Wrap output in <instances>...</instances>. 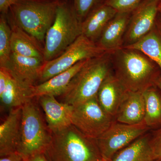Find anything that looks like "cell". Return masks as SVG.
Returning a JSON list of instances; mask_svg holds the SVG:
<instances>
[{
	"instance_id": "7402d4cb",
	"label": "cell",
	"mask_w": 161,
	"mask_h": 161,
	"mask_svg": "<svg viewBox=\"0 0 161 161\" xmlns=\"http://www.w3.org/2000/svg\"><path fill=\"white\" fill-rule=\"evenodd\" d=\"M122 47L142 52L158 65L161 73V30L156 23L153 28L143 37Z\"/></svg>"
},
{
	"instance_id": "8fae6325",
	"label": "cell",
	"mask_w": 161,
	"mask_h": 161,
	"mask_svg": "<svg viewBox=\"0 0 161 161\" xmlns=\"http://www.w3.org/2000/svg\"><path fill=\"white\" fill-rule=\"evenodd\" d=\"M43 58L20 56L11 53L9 62L3 68L12 77L26 87L31 88L39 81Z\"/></svg>"
},
{
	"instance_id": "7a4b0ae2",
	"label": "cell",
	"mask_w": 161,
	"mask_h": 161,
	"mask_svg": "<svg viewBox=\"0 0 161 161\" xmlns=\"http://www.w3.org/2000/svg\"><path fill=\"white\" fill-rule=\"evenodd\" d=\"M111 53L88 60L72 79L62 102L75 106L97 96L99 88L112 72Z\"/></svg>"
},
{
	"instance_id": "f546056e",
	"label": "cell",
	"mask_w": 161,
	"mask_h": 161,
	"mask_svg": "<svg viewBox=\"0 0 161 161\" xmlns=\"http://www.w3.org/2000/svg\"><path fill=\"white\" fill-rule=\"evenodd\" d=\"M28 161H49L44 153H39L30 158Z\"/></svg>"
},
{
	"instance_id": "5bb4252c",
	"label": "cell",
	"mask_w": 161,
	"mask_h": 161,
	"mask_svg": "<svg viewBox=\"0 0 161 161\" xmlns=\"http://www.w3.org/2000/svg\"><path fill=\"white\" fill-rule=\"evenodd\" d=\"M132 12H117L104 29L97 44L107 53L122 47Z\"/></svg>"
},
{
	"instance_id": "4fadbf2b",
	"label": "cell",
	"mask_w": 161,
	"mask_h": 161,
	"mask_svg": "<svg viewBox=\"0 0 161 161\" xmlns=\"http://www.w3.org/2000/svg\"><path fill=\"white\" fill-rule=\"evenodd\" d=\"M127 91L112 72L107 76L99 88L97 95L98 103L114 120Z\"/></svg>"
},
{
	"instance_id": "484cf974",
	"label": "cell",
	"mask_w": 161,
	"mask_h": 161,
	"mask_svg": "<svg viewBox=\"0 0 161 161\" xmlns=\"http://www.w3.org/2000/svg\"><path fill=\"white\" fill-rule=\"evenodd\" d=\"M143 0H105V4L117 12H132Z\"/></svg>"
},
{
	"instance_id": "cb8c5ba5",
	"label": "cell",
	"mask_w": 161,
	"mask_h": 161,
	"mask_svg": "<svg viewBox=\"0 0 161 161\" xmlns=\"http://www.w3.org/2000/svg\"><path fill=\"white\" fill-rule=\"evenodd\" d=\"M12 30L6 20V14L0 18V68H4L9 62L11 54Z\"/></svg>"
},
{
	"instance_id": "2e32d148",
	"label": "cell",
	"mask_w": 161,
	"mask_h": 161,
	"mask_svg": "<svg viewBox=\"0 0 161 161\" xmlns=\"http://www.w3.org/2000/svg\"><path fill=\"white\" fill-rule=\"evenodd\" d=\"M89 60L79 61L69 69L32 87V97L34 98L43 95H52L55 97L61 96L66 91L72 79Z\"/></svg>"
},
{
	"instance_id": "6da1fadb",
	"label": "cell",
	"mask_w": 161,
	"mask_h": 161,
	"mask_svg": "<svg viewBox=\"0 0 161 161\" xmlns=\"http://www.w3.org/2000/svg\"><path fill=\"white\" fill-rule=\"evenodd\" d=\"M111 56L114 75L128 91L143 92L161 76L158 65L139 51L122 47Z\"/></svg>"
},
{
	"instance_id": "277c9868",
	"label": "cell",
	"mask_w": 161,
	"mask_h": 161,
	"mask_svg": "<svg viewBox=\"0 0 161 161\" xmlns=\"http://www.w3.org/2000/svg\"><path fill=\"white\" fill-rule=\"evenodd\" d=\"M81 22L73 6L66 3H59L54 21L45 37L44 61L59 57L82 35Z\"/></svg>"
},
{
	"instance_id": "83f0119b",
	"label": "cell",
	"mask_w": 161,
	"mask_h": 161,
	"mask_svg": "<svg viewBox=\"0 0 161 161\" xmlns=\"http://www.w3.org/2000/svg\"><path fill=\"white\" fill-rule=\"evenodd\" d=\"M23 0H0V11L2 14H7L9 9Z\"/></svg>"
},
{
	"instance_id": "44dd1931",
	"label": "cell",
	"mask_w": 161,
	"mask_h": 161,
	"mask_svg": "<svg viewBox=\"0 0 161 161\" xmlns=\"http://www.w3.org/2000/svg\"><path fill=\"white\" fill-rule=\"evenodd\" d=\"M151 136L144 134L119 151L112 161H157L150 144Z\"/></svg>"
},
{
	"instance_id": "9c48e42d",
	"label": "cell",
	"mask_w": 161,
	"mask_h": 161,
	"mask_svg": "<svg viewBox=\"0 0 161 161\" xmlns=\"http://www.w3.org/2000/svg\"><path fill=\"white\" fill-rule=\"evenodd\" d=\"M73 107L72 125L89 138H98L115 120L102 108L97 96Z\"/></svg>"
},
{
	"instance_id": "d4e9b609",
	"label": "cell",
	"mask_w": 161,
	"mask_h": 161,
	"mask_svg": "<svg viewBox=\"0 0 161 161\" xmlns=\"http://www.w3.org/2000/svg\"><path fill=\"white\" fill-rule=\"evenodd\" d=\"M105 0H73V8L80 21H82Z\"/></svg>"
},
{
	"instance_id": "d6a6232c",
	"label": "cell",
	"mask_w": 161,
	"mask_h": 161,
	"mask_svg": "<svg viewBox=\"0 0 161 161\" xmlns=\"http://www.w3.org/2000/svg\"><path fill=\"white\" fill-rule=\"evenodd\" d=\"M98 161H112L111 160H109L105 159L102 158L101 159L99 160Z\"/></svg>"
},
{
	"instance_id": "ba28073f",
	"label": "cell",
	"mask_w": 161,
	"mask_h": 161,
	"mask_svg": "<svg viewBox=\"0 0 161 161\" xmlns=\"http://www.w3.org/2000/svg\"><path fill=\"white\" fill-rule=\"evenodd\" d=\"M145 122L128 125L114 120L102 135L95 139L102 158L111 160L117 153L150 130Z\"/></svg>"
},
{
	"instance_id": "7c38bea8",
	"label": "cell",
	"mask_w": 161,
	"mask_h": 161,
	"mask_svg": "<svg viewBox=\"0 0 161 161\" xmlns=\"http://www.w3.org/2000/svg\"><path fill=\"white\" fill-rule=\"evenodd\" d=\"M37 98L45 113L47 124L52 133L61 131L72 125L73 106L59 102L52 95H43Z\"/></svg>"
},
{
	"instance_id": "836d02e7",
	"label": "cell",
	"mask_w": 161,
	"mask_h": 161,
	"mask_svg": "<svg viewBox=\"0 0 161 161\" xmlns=\"http://www.w3.org/2000/svg\"><path fill=\"white\" fill-rule=\"evenodd\" d=\"M159 10L161 12V3H160L159 6Z\"/></svg>"
},
{
	"instance_id": "52a82bcc",
	"label": "cell",
	"mask_w": 161,
	"mask_h": 161,
	"mask_svg": "<svg viewBox=\"0 0 161 161\" xmlns=\"http://www.w3.org/2000/svg\"><path fill=\"white\" fill-rule=\"evenodd\" d=\"M106 53L97 43L81 35L59 57L44 61L39 81L42 83L69 69L79 61L97 58Z\"/></svg>"
},
{
	"instance_id": "8992f818",
	"label": "cell",
	"mask_w": 161,
	"mask_h": 161,
	"mask_svg": "<svg viewBox=\"0 0 161 161\" xmlns=\"http://www.w3.org/2000/svg\"><path fill=\"white\" fill-rule=\"evenodd\" d=\"M33 100L22 107L21 131L16 151L27 159L44 153L52 136L40 109Z\"/></svg>"
},
{
	"instance_id": "e0dca14e",
	"label": "cell",
	"mask_w": 161,
	"mask_h": 161,
	"mask_svg": "<svg viewBox=\"0 0 161 161\" xmlns=\"http://www.w3.org/2000/svg\"><path fill=\"white\" fill-rule=\"evenodd\" d=\"M145 103L143 92L127 91L121 103L115 120L128 125L144 122Z\"/></svg>"
},
{
	"instance_id": "4316f807",
	"label": "cell",
	"mask_w": 161,
	"mask_h": 161,
	"mask_svg": "<svg viewBox=\"0 0 161 161\" xmlns=\"http://www.w3.org/2000/svg\"><path fill=\"white\" fill-rule=\"evenodd\" d=\"M150 144L157 161H161V127L150 137Z\"/></svg>"
},
{
	"instance_id": "4dcf8cb0",
	"label": "cell",
	"mask_w": 161,
	"mask_h": 161,
	"mask_svg": "<svg viewBox=\"0 0 161 161\" xmlns=\"http://www.w3.org/2000/svg\"><path fill=\"white\" fill-rule=\"evenodd\" d=\"M156 24L161 30V12L159 10H158V14L157 16Z\"/></svg>"
},
{
	"instance_id": "1f68e13d",
	"label": "cell",
	"mask_w": 161,
	"mask_h": 161,
	"mask_svg": "<svg viewBox=\"0 0 161 161\" xmlns=\"http://www.w3.org/2000/svg\"><path fill=\"white\" fill-rule=\"evenodd\" d=\"M156 86L158 88V89L161 92V76L157 81L156 83Z\"/></svg>"
},
{
	"instance_id": "ac0fdd59",
	"label": "cell",
	"mask_w": 161,
	"mask_h": 161,
	"mask_svg": "<svg viewBox=\"0 0 161 161\" xmlns=\"http://www.w3.org/2000/svg\"><path fill=\"white\" fill-rule=\"evenodd\" d=\"M117 12L104 3L101 4L88 15L81 22V33L97 43L104 29Z\"/></svg>"
},
{
	"instance_id": "3957f363",
	"label": "cell",
	"mask_w": 161,
	"mask_h": 161,
	"mask_svg": "<svg viewBox=\"0 0 161 161\" xmlns=\"http://www.w3.org/2000/svg\"><path fill=\"white\" fill-rule=\"evenodd\" d=\"M52 133L44 153L49 161H98L103 158L95 139L87 137L73 125Z\"/></svg>"
},
{
	"instance_id": "d6986e66",
	"label": "cell",
	"mask_w": 161,
	"mask_h": 161,
	"mask_svg": "<svg viewBox=\"0 0 161 161\" xmlns=\"http://www.w3.org/2000/svg\"><path fill=\"white\" fill-rule=\"evenodd\" d=\"M11 53L31 58H43L39 42L14 22L12 26Z\"/></svg>"
},
{
	"instance_id": "9a60e30c",
	"label": "cell",
	"mask_w": 161,
	"mask_h": 161,
	"mask_svg": "<svg viewBox=\"0 0 161 161\" xmlns=\"http://www.w3.org/2000/svg\"><path fill=\"white\" fill-rule=\"evenodd\" d=\"M22 115V107L9 110L6 119L0 125V157L16 152Z\"/></svg>"
},
{
	"instance_id": "30bf717a",
	"label": "cell",
	"mask_w": 161,
	"mask_h": 161,
	"mask_svg": "<svg viewBox=\"0 0 161 161\" xmlns=\"http://www.w3.org/2000/svg\"><path fill=\"white\" fill-rule=\"evenodd\" d=\"M159 0H143L131 13L124 38L123 46L131 45L145 36L154 27Z\"/></svg>"
},
{
	"instance_id": "e575fe53",
	"label": "cell",
	"mask_w": 161,
	"mask_h": 161,
	"mask_svg": "<svg viewBox=\"0 0 161 161\" xmlns=\"http://www.w3.org/2000/svg\"><path fill=\"white\" fill-rule=\"evenodd\" d=\"M160 2V3H161V0H159Z\"/></svg>"
},
{
	"instance_id": "603a6c76",
	"label": "cell",
	"mask_w": 161,
	"mask_h": 161,
	"mask_svg": "<svg viewBox=\"0 0 161 161\" xmlns=\"http://www.w3.org/2000/svg\"><path fill=\"white\" fill-rule=\"evenodd\" d=\"M156 87L154 86L143 92L145 103L144 122L150 129L161 127V95Z\"/></svg>"
},
{
	"instance_id": "ffe728a7",
	"label": "cell",
	"mask_w": 161,
	"mask_h": 161,
	"mask_svg": "<svg viewBox=\"0 0 161 161\" xmlns=\"http://www.w3.org/2000/svg\"><path fill=\"white\" fill-rule=\"evenodd\" d=\"M33 99L31 88L24 86L12 77L8 72L6 88L3 93L0 94L1 108L9 111L21 108Z\"/></svg>"
},
{
	"instance_id": "5b68a950",
	"label": "cell",
	"mask_w": 161,
	"mask_h": 161,
	"mask_svg": "<svg viewBox=\"0 0 161 161\" xmlns=\"http://www.w3.org/2000/svg\"><path fill=\"white\" fill-rule=\"evenodd\" d=\"M59 4L58 1L23 0L10 9L14 22L40 43L45 41Z\"/></svg>"
},
{
	"instance_id": "f1b7e54d",
	"label": "cell",
	"mask_w": 161,
	"mask_h": 161,
	"mask_svg": "<svg viewBox=\"0 0 161 161\" xmlns=\"http://www.w3.org/2000/svg\"><path fill=\"white\" fill-rule=\"evenodd\" d=\"M0 161H28L18 152H15L8 155L1 157Z\"/></svg>"
}]
</instances>
